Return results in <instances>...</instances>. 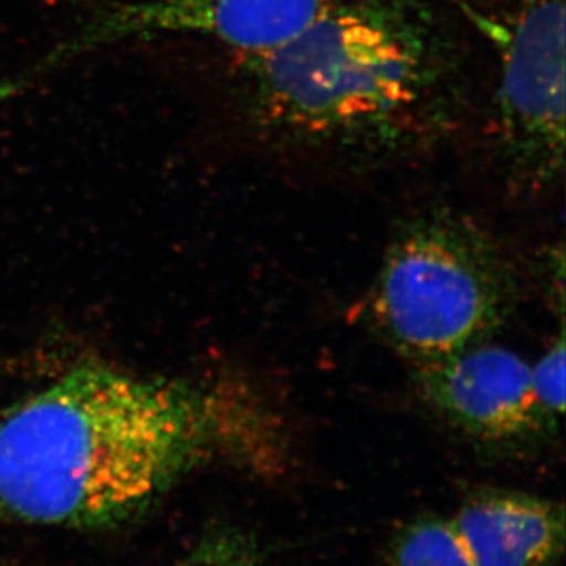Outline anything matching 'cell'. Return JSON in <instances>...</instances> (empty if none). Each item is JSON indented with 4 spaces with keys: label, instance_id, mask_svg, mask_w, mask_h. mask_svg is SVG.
Masks as SVG:
<instances>
[{
    "label": "cell",
    "instance_id": "obj_1",
    "mask_svg": "<svg viewBox=\"0 0 566 566\" xmlns=\"http://www.w3.org/2000/svg\"><path fill=\"white\" fill-rule=\"evenodd\" d=\"M290 449L285 420L251 387L82 365L0 409V521L117 527L199 465L279 475Z\"/></svg>",
    "mask_w": 566,
    "mask_h": 566
},
{
    "label": "cell",
    "instance_id": "obj_2",
    "mask_svg": "<svg viewBox=\"0 0 566 566\" xmlns=\"http://www.w3.org/2000/svg\"><path fill=\"white\" fill-rule=\"evenodd\" d=\"M253 117L281 144L403 156L455 117L460 62L427 0H342L285 46L245 57Z\"/></svg>",
    "mask_w": 566,
    "mask_h": 566
},
{
    "label": "cell",
    "instance_id": "obj_3",
    "mask_svg": "<svg viewBox=\"0 0 566 566\" xmlns=\"http://www.w3.org/2000/svg\"><path fill=\"white\" fill-rule=\"evenodd\" d=\"M520 277L501 243L452 208L397 227L368 294L379 337L411 365L485 344L515 312Z\"/></svg>",
    "mask_w": 566,
    "mask_h": 566
},
{
    "label": "cell",
    "instance_id": "obj_4",
    "mask_svg": "<svg viewBox=\"0 0 566 566\" xmlns=\"http://www.w3.org/2000/svg\"><path fill=\"white\" fill-rule=\"evenodd\" d=\"M483 25L501 54L502 158L517 182L546 188L565 167V2L531 0L506 24Z\"/></svg>",
    "mask_w": 566,
    "mask_h": 566
},
{
    "label": "cell",
    "instance_id": "obj_5",
    "mask_svg": "<svg viewBox=\"0 0 566 566\" xmlns=\"http://www.w3.org/2000/svg\"><path fill=\"white\" fill-rule=\"evenodd\" d=\"M342 0H139L117 3L52 48L11 88L111 44L156 35H200L249 55L279 50Z\"/></svg>",
    "mask_w": 566,
    "mask_h": 566
},
{
    "label": "cell",
    "instance_id": "obj_6",
    "mask_svg": "<svg viewBox=\"0 0 566 566\" xmlns=\"http://www.w3.org/2000/svg\"><path fill=\"white\" fill-rule=\"evenodd\" d=\"M412 379L433 415L488 452L528 453L560 430L536 401L532 365L512 349L485 342L412 367Z\"/></svg>",
    "mask_w": 566,
    "mask_h": 566
},
{
    "label": "cell",
    "instance_id": "obj_7",
    "mask_svg": "<svg viewBox=\"0 0 566 566\" xmlns=\"http://www.w3.org/2000/svg\"><path fill=\"white\" fill-rule=\"evenodd\" d=\"M475 566H558L565 509L524 491L482 488L452 517Z\"/></svg>",
    "mask_w": 566,
    "mask_h": 566
},
{
    "label": "cell",
    "instance_id": "obj_8",
    "mask_svg": "<svg viewBox=\"0 0 566 566\" xmlns=\"http://www.w3.org/2000/svg\"><path fill=\"white\" fill-rule=\"evenodd\" d=\"M379 566H475L452 520L420 515L395 528Z\"/></svg>",
    "mask_w": 566,
    "mask_h": 566
},
{
    "label": "cell",
    "instance_id": "obj_9",
    "mask_svg": "<svg viewBox=\"0 0 566 566\" xmlns=\"http://www.w3.org/2000/svg\"><path fill=\"white\" fill-rule=\"evenodd\" d=\"M259 546L237 527L216 526L172 566H259Z\"/></svg>",
    "mask_w": 566,
    "mask_h": 566
},
{
    "label": "cell",
    "instance_id": "obj_10",
    "mask_svg": "<svg viewBox=\"0 0 566 566\" xmlns=\"http://www.w3.org/2000/svg\"><path fill=\"white\" fill-rule=\"evenodd\" d=\"M565 335L560 333L545 356L532 365V389L536 401L554 422L565 411Z\"/></svg>",
    "mask_w": 566,
    "mask_h": 566
}]
</instances>
